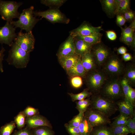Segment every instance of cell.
Masks as SVG:
<instances>
[{
    "label": "cell",
    "instance_id": "6da1fadb",
    "mask_svg": "<svg viewBox=\"0 0 135 135\" xmlns=\"http://www.w3.org/2000/svg\"><path fill=\"white\" fill-rule=\"evenodd\" d=\"M120 77H108L98 94L115 102L124 97L121 85Z\"/></svg>",
    "mask_w": 135,
    "mask_h": 135
},
{
    "label": "cell",
    "instance_id": "7a4b0ae2",
    "mask_svg": "<svg viewBox=\"0 0 135 135\" xmlns=\"http://www.w3.org/2000/svg\"><path fill=\"white\" fill-rule=\"evenodd\" d=\"M90 108L96 110L109 118L118 110L116 102L106 98L99 94L90 97Z\"/></svg>",
    "mask_w": 135,
    "mask_h": 135
},
{
    "label": "cell",
    "instance_id": "3957f363",
    "mask_svg": "<svg viewBox=\"0 0 135 135\" xmlns=\"http://www.w3.org/2000/svg\"><path fill=\"white\" fill-rule=\"evenodd\" d=\"M86 75L88 88L93 94L98 93L108 77L99 68L89 71Z\"/></svg>",
    "mask_w": 135,
    "mask_h": 135
},
{
    "label": "cell",
    "instance_id": "277c9868",
    "mask_svg": "<svg viewBox=\"0 0 135 135\" xmlns=\"http://www.w3.org/2000/svg\"><path fill=\"white\" fill-rule=\"evenodd\" d=\"M34 7L32 6L24 9L20 14L18 19L16 21L10 22L15 28H18L25 30L26 32L32 31V29L40 19L34 16Z\"/></svg>",
    "mask_w": 135,
    "mask_h": 135
},
{
    "label": "cell",
    "instance_id": "5b68a950",
    "mask_svg": "<svg viewBox=\"0 0 135 135\" xmlns=\"http://www.w3.org/2000/svg\"><path fill=\"white\" fill-rule=\"evenodd\" d=\"M125 66L118 56L112 53L100 69L109 77H120Z\"/></svg>",
    "mask_w": 135,
    "mask_h": 135
},
{
    "label": "cell",
    "instance_id": "8992f818",
    "mask_svg": "<svg viewBox=\"0 0 135 135\" xmlns=\"http://www.w3.org/2000/svg\"><path fill=\"white\" fill-rule=\"evenodd\" d=\"M22 4V2L0 0V15L2 18L10 22L13 19L18 18L20 14L18 10Z\"/></svg>",
    "mask_w": 135,
    "mask_h": 135
},
{
    "label": "cell",
    "instance_id": "52a82bcc",
    "mask_svg": "<svg viewBox=\"0 0 135 135\" xmlns=\"http://www.w3.org/2000/svg\"><path fill=\"white\" fill-rule=\"evenodd\" d=\"M11 46L8 60H11L13 64L17 67H26L29 60L30 53L22 49L14 42Z\"/></svg>",
    "mask_w": 135,
    "mask_h": 135
},
{
    "label": "cell",
    "instance_id": "ba28073f",
    "mask_svg": "<svg viewBox=\"0 0 135 135\" xmlns=\"http://www.w3.org/2000/svg\"><path fill=\"white\" fill-rule=\"evenodd\" d=\"M34 14L35 16H41L52 23L68 24L70 21V19L59 9L50 8L43 11H34Z\"/></svg>",
    "mask_w": 135,
    "mask_h": 135
},
{
    "label": "cell",
    "instance_id": "9c48e42d",
    "mask_svg": "<svg viewBox=\"0 0 135 135\" xmlns=\"http://www.w3.org/2000/svg\"><path fill=\"white\" fill-rule=\"evenodd\" d=\"M91 52L97 66L100 68L112 53L108 47L101 42L93 46Z\"/></svg>",
    "mask_w": 135,
    "mask_h": 135
},
{
    "label": "cell",
    "instance_id": "30bf717a",
    "mask_svg": "<svg viewBox=\"0 0 135 135\" xmlns=\"http://www.w3.org/2000/svg\"><path fill=\"white\" fill-rule=\"evenodd\" d=\"M84 117L93 128L101 125H107L111 123L109 118L90 107L84 113Z\"/></svg>",
    "mask_w": 135,
    "mask_h": 135
},
{
    "label": "cell",
    "instance_id": "8fae6325",
    "mask_svg": "<svg viewBox=\"0 0 135 135\" xmlns=\"http://www.w3.org/2000/svg\"><path fill=\"white\" fill-rule=\"evenodd\" d=\"M14 41L21 48L29 52L32 51L34 48L35 39L32 31L26 33L20 31Z\"/></svg>",
    "mask_w": 135,
    "mask_h": 135
},
{
    "label": "cell",
    "instance_id": "7c38bea8",
    "mask_svg": "<svg viewBox=\"0 0 135 135\" xmlns=\"http://www.w3.org/2000/svg\"><path fill=\"white\" fill-rule=\"evenodd\" d=\"M16 28L8 22L0 27V43L4 44L11 46L14 43L13 40L17 35L15 32Z\"/></svg>",
    "mask_w": 135,
    "mask_h": 135
},
{
    "label": "cell",
    "instance_id": "4fadbf2b",
    "mask_svg": "<svg viewBox=\"0 0 135 135\" xmlns=\"http://www.w3.org/2000/svg\"><path fill=\"white\" fill-rule=\"evenodd\" d=\"M74 37L70 35L60 45L57 55L58 59L74 54L75 53Z\"/></svg>",
    "mask_w": 135,
    "mask_h": 135
},
{
    "label": "cell",
    "instance_id": "5bb4252c",
    "mask_svg": "<svg viewBox=\"0 0 135 135\" xmlns=\"http://www.w3.org/2000/svg\"><path fill=\"white\" fill-rule=\"evenodd\" d=\"M102 29L101 26L95 27L90 24L84 22L80 26L70 32V34L74 37L77 36H87L98 32Z\"/></svg>",
    "mask_w": 135,
    "mask_h": 135
},
{
    "label": "cell",
    "instance_id": "9a60e30c",
    "mask_svg": "<svg viewBox=\"0 0 135 135\" xmlns=\"http://www.w3.org/2000/svg\"><path fill=\"white\" fill-rule=\"evenodd\" d=\"M120 114L130 118L135 115L134 108L135 105L130 100L125 97L116 102Z\"/></svg>",
    "mask_w": 135,
    "mask_h": 135
},
{
    "label": "cell",
    "instance_id": "2e32d148",
    "mask_svg": "<svg viewBox=\"0 0 135 135\" xmlns=\"http://www.w3.org/2000/svg\"><path fill=\"white\" fill-rule=\"evenodd\" d=\"M26 124L27 127L30 129L42 126L51 128V126L48 120L44 117L38 114L26 118Z\"/></svg>",
    "mask_w": 135,
    "mask_h": 135
},
{
    "label": "cell",
    "instance_id": "e0dca14e",
    "mask_svg": "<svg viewBox=\"0 0 135 135\" xmlns=\"http://www.w3.org/2000/svg\"><path fill=\"white\" fill-rule=\"evenodd\" d=\"M75 53L81 56L85 54L90 52L93 46L77 37H74Z\"/></svg>",
    "mask_w": 135,
    "mask_h": 135
},
{
    "label": "cell",
    "instance_id": "ac0fdd59",
    "mask_svg": "<svg viewBox=\"0 0 135 135\" xmlns=\"http://www.w3.org/2000/svg\"><path fill=\"white\" fill-rule=\"evenodd\" d=\"M81 58L80 55L75 53L58 60L62 67L67 72L74 66Z\"/></svg>",
    "mask_w": 135,
    "mask_h": 135
},
{
    "label": "cell",
    "instance_id": "d6986e66",
    "mask_svg": "<svg viewBox=\"0 0 135 135\" xmlns=\"http://www.w3.org/2000/svg\"><path fill=\"white\" fill-rule=\"evenodd\" d=\"M81 60L82 64L86 72L98 68L91 52L82 56Z\"/></svg>",
    "mask_w": 135,
    "mask_h": 135
},
{
    "label": "cell",
    "instance_id": "ffe728a7",
    "mask_svg": "<svg viewBox=\"0 0 135 135\" xmlns=\"http://www.w3.org/2000/svg\"><path fill=\"white\" fill-rule=\"evenodd\" d=\"M122 78L126 79L131 86L135 85V65L134 63L128 64L125 66Z\"/></svg>",
    "mask_w": 135,
    "mask_h": 135
},
{
    "label": "cell",
    "instance_id": "44dd1931",
    "mask_svg": "<svg viewBox=\"0 0 135 135\" xmlns=\"http://www.w3.org/2000/svg\"><path fill=\"white\" fill-rule=\"evenodd\" d=\"M100 1L103 9L108 16L112 17L116 14V0H103Z\"/></svg>",
    "mask_w": 135,
    "mask_h": 135
},
{
    "label": "cell",
    "instance_id": "7402d4cb",
    "mask_svg": "<svg viewBox=\"0 0 135 135\" xmlns=\"http://www.w3.org/2000/svg\"><path fill=\"white\" fill-rule=\"evenodd\" d=\"M66 72L68 75L71 77L76 76L84 77L87 73L82 64L81 58L74 66Z\"/></svg>",
    "mask_w": 135,
    "mask_h": 135
},
{
    "label": "cell",
    "instance_id": "603a6c76",
    "mask_svg": "<svg viewBox=\"0 0 135 135\" xmlns=\"http://www.w3.org/2000/svg\"><path fill=\"white\" fill-rule=\"evenodd\" d=\"M102 36V34L100 32H98L87 36H79L75 37L81 39L88 44L93 46L101 42Z\"/></svg>",
    "mask_w": 135,
    "mask_h": 135
},
{
    "label": "cell",
    "instance_id": "cb8c5ba5",
    "mask_svg": "<svg viewBox=\"0 0 135 135\" xmlns=\"http://www.w3.org/2000/svg\"><path fill=\"white\" fill-rule=\"evenodd\" d=\"M109 126L113 135L125 134L127 135L131 132L126 125H116L110 123Z\"/></svg>",
    "mask_w": 135,
    "mask_h": 135
},
{
    "label": "cell",
    "instance_id": "d4e9b609",
    "mask_svg": "<svg viewBox=\"0 0 135 135\" xmlns=\"http://www.w3.org/2000/svg\"><path fill=\"white\" fill-rule=\"evenodd\" d=\"M116 14H122L130 10V0H116Z\"/></svg>",
    "mask_w": 135,
    "mask_h": 135
},
{
    "label": "cell",
    "instance_id": "484cf974",
    "mask_svg": "<svg viewBox=\"0 0 135 135\" xmlns=\"http://www.w3.org/2000/svg\"><path fill=\"white\" fill-rule=\"evenodd\" d=\"M90 135H113L109 126L101 125L93 128Z\"/></svg>",
    "mask_w": 135,
    "mask_h": 135
},
{
    "label": "cell",
    "instance_id": "4316f807",
    "mask_svg": "<svg viewBox=\"0 0 135 135\" xmlns=\"http://www.w3.org/2000/svg\"><path fill=\"white\" fill-rule=\"evenodd\" d=\"M78 127L81 135H90L93 128L84 117Z\"/></svg>",
    "mask_w": 135,
    "mask_h": 135
},
{
    "label": "cell",
    "instance_id": "83f0119b",
    "mask_svg": "<svg viewBox=\"0 0 135 135\" xmlns=\"http://www.w3.org/2000/svg\"><path fill=\"white\" fill-rule=\"evenodd\" d=\"M71 98L72 100L74 102L76 100H80L88 98L93 94L89 91L88 88L84 89L82 92L78 94H74L72 93H68Z\"/></svg>",
    "mask_w": 135,
    "mask_h": 135
},
{
    "label": "cell",
    "instance_id": "f1b7e54d",
    "mask_svg": "<svg viewBox=\"0 0 135 135\" xmlns=\"http://www.w3.org/2000/svg\"><path fill=\"white\" fill-rule=\"evenodd\" d=\"M64 0H42L40 2L50 9H59L66 2Z\"/></svg>",
    "mask_w": 135,
    "mask_h": 135
},
{
    "label": "cell",
    "instance_id": "f546056e",
    "mask_svg": "<svg viewBox=\"0 0 135 135\" xmlns=\"http://www.w3.org/2000/svg\"><path fill=\"white\" fill-rule=\"evenodd\" d=\"M49 127L42 126L32 129V135H54L52 131Z\"/></svg>",
    "mask_w": 135,
    "mask_h": 135
},
{
    "label": "cell",
    "instance_id": "4dcf8cb0",
    "mask_svg": "<svg viewBox=\"0 0 135 135\" xmlns=\"http://www.w3.org/2000/svg\"><path fill=\"white\" fill-rule=\"evenodd\" d=\"M90 97L76 102V108L79 112L84 113L90 107Z\"/></svg>",
    "mask_w": 135,
    "mask_h": 135
},
{
    "label": "cell",
    "instance_id": "1f68e13d",
    "mask_svg": "<svg viewBox=\"0 0 135 135\" xmlns=\"http://www.w3.org/2000/svg\"><path fill=\"white\" fill-rule=\"evenodd\" d=\"M14 121H12L2 126L0 129V135H10L16 127Z\"/></svg>",
    "mask_w": 135,
    "mask_h": 135
},
{
    "label": "cell",
    "instance_id": "d6a6232c",
    "mask_svg": "<svg viewBox=\"0 0 135 135\" xmlns=\"http://www.w3.org/2000/svg\"><path fill=\"white\" fill-rule=\"evenodd\" d=\"M26 117L23 111L19 112L14 118V122L19 130L24 128L26 124Z\"/></svg>",
    "mask_w": 135,
    "mask_h": 135
},
{
    "label": "cell",
    "instance_id": "836d02e7",
    "mask_svg": "<svg viewBox=\"0 0 135 135\" xmlns=\"http://www.w3.org/2000/svg\"><path fill=\"white\" fill-rule=\"evenodd\" d=\"M130 118L124 114H120L113 118L114 120L112 123L116 125H126Z\"/></svg>",
    "mask_w": 135,
    "mask_h": 135
},
{
    "label": "cell",
    "instance_id": "e575fe53",
    "mask_svg": "<svg viewBox=\"0 0 135 135\" xmlns=\"http://www.w3.org/2000/svg\"><path fill=\"white\" fill-rule=\"evenodd\" d=\"M120 84L124 97L128 99V92L130 86L128 81L122 77L121 78Z\"/></svg>",
    "mask_w": 135,
    "mask_h": 135
},
{
    "label": "cell",
    "instance_id": "d590c367",
    "mask_svg": "<svg viewBox=\"0 0 135 135\" xmlns=\"http://www.w3.org/2000/svg\"><path fill=\"white\" fill-rule=\"evenodd\" d=\"M84 114V113L79 112L70 121L68 124L71 126L78 127L83 118Z\"/></svg>",
    "mask_w": 135,
    "mask_h": 135
},
{
    "label": "cell",
    "instance_id": "8d00e7d4",
    "mask_svg": "<svg viewBox=\"0 0 135 135\" xmlns=\"http://www.w3.org/2000/svg\"><path fill=\"white\" fill-rule=\"evenodd\" d=\"M70 83L72 86L76 88L81 87L83 84V81L81 77L76 76L71 77Z\"/></svg>",
    "mask_w": 135,
    "mask_h": 135
},
{
    "label": "cell",
    "instance_id": "74e56055",
    "mask_svg": "<svg viewBox=\"0 0 135 135\" xmlns=\"http://www.w3.org/2000/svg\"><path fill=\"white\" fill-rule=\"evenodd\" d=\"M120 40L122 42L128 46H134L135 41L134 34L127 36H121Z\"/></svg>",
    "mask_w": 135,
    "mask_h": 135
},
{
    "label": "cell",
    "instance_id": "f35d334b",
    "mask_svg": "<svg viewBox=\"0 0 135 135\" xmlns=\"http://www.w3.org/2000/svg\"><path fill=\"white\" fill-rule=\"evenodd\" d=\"M135 29V21L133 20L128 27L122 29L121 36H127L134 34Z\"/></svg>",
    "mask_w": 135,
    "mask_h": 135
},
{
    "label": "cell",
    "instance_id": "ab89813d",
    "mask_svg": "<svg viewBox=\"0 0 135 135\" xmlns=\"http://www.w3.org/2000/svg\"><path fill=\"white\" fill-rule=\"evenodd\" d=\"M23 112L26 118L38 114V109L30 106L26 107Z\"/></svg>",
    "mask_w": 135,
    "mask_h": 135
},
{
    "label": "cell",
    "instance_id": "60d3db41",
    "mask_svg": "<svg viewBox=\"0 0 135 135\" xmlns=\"http://www.w3.org/2000/svg\"><path fill=\"white\" fill-rule=\"evenodd\" d=\"M131 133L133 134L135 133V115L132 118H130L126 125Z\"/></svg>",
    "mask_w": 135,
    "mask_h": 135
},
{
    "label": "cell",
    "instance_id": "b9f144b4",
    "mask_svg": "<svg viewBox=\"0 0 135 135\" xmlns=\"http://www.w3.org/2000/svg\"><path fill=\"white\" fill-rule=\"evenodd\" d=\"M66 127L71 135H81L78 127L71 126L68 124L66 125Z\"/></svg>",
    "mask_w": 135,
    "mask_h": 135
},
{
    "label": "cell",
    "instance_id": "7bdbcfd3",
    "mask_svg": "<svg viewBox=\"0 0 135 135\" xmlns=\"http://www.w3.org/2000/svg\"><path fill=\"white\" fill-rule=\"evenodd\" d=\"M12 135H32L30 129L26 128L20 129L15 132Z\"/></svg>",
    "mask_w": 135,
    "mask_h": 135
},
{
    "label": "cell",
    "instance_id": "ee69618b",
    "mask_svg": "<svg viewBox=\"0 0 135 135\" xmlns=\"http://www.w3.org/2000/svg\"><path fill=\"white\" fill-rule=\"evenodd\" d=\"M128 99L135 105V90L131 86L130 87L128 92Z\"/></svg>",
    "mask_w": 135,
    "mask_h": 135
},
{
    "label": "cell",
    "instance_id": "f6af8a7d",
    "mask_svg": "<svg viewBox=\"0 0 135 135\" xmlns=\"http://www.w3.org/2000/svg\"><path fill=\"white\" fill-rule=\"evenodd\" d=\"M126 21L123 14H117L116 21V24L119 26L121 27L124 26Z\"/></svg>",
    "mask_w": 135,
    "mask_h": 135
},
{
    "label": "cell",
    "instance_id": "bcb514c9",
    "mask_svg": "<svg viewBox=\"0 0 135 135\" xmlns=\"http://www.w3.org/2000/svg\"><path fill=\"white\" fill-rule=\"evenodd\" d=\"M123 14L126 21L132 20L134 18V13L130 10L126 12Z\"/></svg>",
    "mask_w": 135,
    "mask_h": 135
},
{
    "label": "cell",
    "instance_id": "7dc6e473",
    "mask_svg": "<svg viewBox=\"0 0 135 135\" xmlns=\"http://www.w3.org/2000/svg\"><path fill=\"white\" fill-rule=\"evenodd\" d=\"M108 38L111 40H115L117 38L116 33L112 30H108L106 32Z\"/></svg>",
    "mask_w": 135,
    "mask_h": 135
},
{
    "label": "cell",
    "instance_id": "c3c4849f",
    "mask_svg": "<svg viewBox=\"0 0 135 135\" xmlns=\"http://www.w3.org/2000/svg\"><path fill=\"white\" fill-rule=\"evenodd\" d=\"M5 51L4 48L3 47L0 50V72H3L4 71L2 62L4 55V53Z\"/></svg>",
    "mask_w": 135,
    "mask_h": 135
},
{
    "label": "cell",
    "instance_id": "681fc988",
    "mask_svg": "<svg viewBox=\"0 0 135 135\" xmlns=\"http://www.w3.org/2000/svg\"><path fill=\"white\" fill-rule=\"evenodd\" d=\"M122 60L125 62H127L132 60V57L129 53H126L122 55Z\"/></svg>",
    "mask_w": 135,
    "mask_h": 135
},
{
    "label": "cell",
    "instance_id": "f907efd6",
    "mask_svg": "<svg viewBox=\"0 0 135 135\" xmlns=\"http://www.w3.org/2000/svg\"><path fill=\"white\" fill-rule=\"evenodd\" d=\"M117 53L118 54H123L127 52L126 48L124 46H121L117 50Z\"/></svg>",
    "mask_w": 135,
    "mask_h": 135
},
{
    "label": "cell",
    "instance_id": "816d5d0a",
    "mask_svg": "<svg viewBox=\"0 0 135 135\" xmlns=\"http://www.w3.org/2000/svg\"><path fill=\"white\" fill-rule=\"evenodd\" d=\"M119 135H127L125 134H120Z\"/></svg>",
    "mask_w": 135,
    "mask_h": 135
}]
</instances>
